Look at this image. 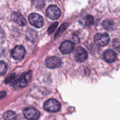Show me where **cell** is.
Wrapping results in <instances>:
<instances>
[{"label": "cell", "instance_id": "cell-23", "mask_svg": "<svg viewBox=\"0 0 120 120\" xmlns=\"http://www.w3.org/2000/svg\"><path fill=\"white\" fill-rule=\"evenodd\" d=\"M6 93L5 92H0V98H2V97H4V96H6Z\"/></svg>", "mask_w": 120, "mask_h": 120}, {"label": "cell", "instance_id": "cell-3", "mask_svg": "<svg viewBox=\"0 0 120 120\" xmlns=\"http://www.w3.org/2000/svg\"><path fill=\"white\" fill-rule=\"evenodd\" d=\"M28 19L30 25L36 28H41L43 26L44 24V19L43 17L39 14H36V13H32L30 14Z\"/></svg>", "mask_w": 120, "mask_h": 120}, {"label": "cell", "instance_id": "cell-13", "mask_svg": "<svg viewBox=\"0 0 120 120\" xmlns=\"http://www.w3.org/2000/svg\"><path fill=\"white\" fill-rule=\"evenodd\" d=\"M26 38L29 41L35 42L38 38V33L33 29H28L26 32Z\"/></svg>", "mask_w": 120, "mask_h": 120}, {"label": "cell", "instance_id": "cell-16", "mask_svg": "<svg viewBox=\"0 0 120 120\" xmlns=\"http://www.w3.org/2000/svg\"><path fill=\"white\" fill-rule=\"evenodd\" d=\"M102 25H103L104 29H105V30H111L114 28V22L112 20L107 19L103 21Z\"/></svg>", "mask_w": 120, "mask_h": 120}, {"label": "cell", "instance_id": "cell-9", "mask_svg": "<svg viewBox=\"0 0 120 120\" xmlns=\"http://www.w3.org/2000/svg\"><path fill=\"white\" fill-rule=\"evenodd\" d=\"M11 19L15 23L21 26H24L26 24L25 18L18 12H14L11 14Z\"/></svg>", "mask_w": 120, "mask_h": 120}, {"label": "cell", "instance_id": "cell-20", "mask_svg": "<svg viewBox=\"0 0 120 120\" xmlns=\"http://www.w3.org/2000/svg\"><path fill=\"white\" fill-rule=\"evenodd\" d=\"M112 46H113V48L116 49L117 51H120V41L118 39H116L113 40Z\"/></svg>", "mask_w": 120, "mask_h": 120}, {"label": "cell", "instance_id": "cell-18", "mask_svg": "<svg viewBox=\"0 0 120 120\" xmlns=\"http://www.w3.org/2000/svg\"><path fill=\"white\" fill-rule=\"evenodd\" d=\"M8 70V66L5 62L0 61V75H3L7 73Z\"/></svg>", "mask_w": 120, "mask_h": 120}, {"label": "cell", "instance_id": "cell-24", "mask_svg": "<svg viewBox=\"0 0 120 120\" xmlns=\"http://www.w3.org/2000/svg\"><path fill=\"white\" fill-rule=\"evenodd\" d=\"M50 1H53V0H50Z\"/></svg>", "mask_w": 120, "mask_h": 120}, {"label": "cell", "instance_id": "cell-14", "mask_svg": "<svg viewBox=\"0 0 120 120\" xmlns=\"http://www.w3.org/2000/svg\"><path fill=\"white\" fill-rule=\"evenodd\" d=\"M93 22L94 18L91 15H87L85 17H84L80 23L84 26H89L92 25Z\"/></svg>", "mask_w": 120, "mask_h": 120}, {"label": "cell", "instance_id": "cell-22", "mask_svg": "<svg viewBox=\"0 0 120 120\" xmlns=\"http://www.w3.org/2000/svg\"><path fill=\"white\" fill-rule=\"evenodd\" d=\"M15 79H16V76L15 75H11L10 76H9L8 77H7V79L5 80L6 84H8V83H12V82H14L15 80Z\"/></svg>", "mask_w": 120, "mask_h": 120}, {"label": "cell", "instance_id": "cell-11", "mask_svg": "<svg viewBox=\"0 0 120 120\" xmlns=\"http://www.w3.org/2000/svg\"><path fill=\"white\" fill-rule=\"evenodd\" d=\"M32 76V72L30 71H28L21 78L15 81V84L17 85V86L21 88H23L26 86L27 83L30 81Z\"/></svg>", "mask_w": 120, "mask_h": 120}, {"label": "cell", "instance_id": "cell-6", "mask_svg": "<svg viewBox=\"0 0 120 120\" xmlns=\"http://www.w3.org/2000/svg\"><path fill=\"white\" fill-rule=\"evenodd\" d=\"M26 53V50L23 46H16L11 52V57L15 60H22Z\"/></svg>", "mask_w": 120, "mask_h": 120}, {"label": "cell", "instance_id": "cell-7", "mask_svg": "<svg viewBox=\"0 0 120 120\" xmlns=\"http://www.w3.org/2000/svg\"><path fill=\"white\" fill-rule=\"evenodd\" d=\"M45 64L49 69H53L59 68L62 64V60L58 57L52 56L46 60Z\"/></svg>", "mask_w": 120, "mask_h": 120}, {"label": "cell", "instance_id": "cell-19", "mask_svg": "<svg viewBox=\"0 0 120 120\" xmlns=\"http://www.w3.org/2000/svg\"><path fill=\"white\" fill-rule=\"evenodd\" d=\"M68 26V23H64V24L62 25L60 27V28L59 29V30H57V33L56 34V35H55V37H57V36H60L61 34L63 33V32H64L66 29H67Z\"/></svg>", "mask_w": 120, "mask_h": 120}, {"label": "cell", "instance_id": "cell-10", "mask_svg": "<svg viewBox=\"0 0 120 120\" xmlns=\"http://www.w3.org/2000/svg\"><path fill=\"white\" fill-rule=\"evenodd\" d=\"M74 49V44L72 42L66 41L61 44L60 46V50L63 54L66 55L72 52Z\"/></svg>", "mask_w": 120, "mask_h": 120}, {"label": "cell", "instance_id": "cell-8", "mask_svg": "<svg viewBox=\"0 0 120 120\" xmlns=\"http://www.w3.org/2000/svg\"><path fill=\"white\" fill-rule=\"evenodd\" d=\"M75 57L78 62H84L87 59L88 55L86 50L82 47H79L76 49L75 53Z\"/></svg>", "mask_w": 120, "mask_h": 120}, {"label": "cell", "instance_id": "cell-5", "mask_svg": "<svg viewBox=\"0 0 120 120\" xmlns=\"http://www.w3.org/2000/svg\"><path fill=\"white\" fill-rule=\"evenodd\" d=\"M46 15L49 18L52 20H56L60 17L61 11L57 6L52 5L47 8Z\"/></svg>", "mask_w": 120, "mask_h": 120}, {"label": "cell", "instance_id": "cell-1", "mask_svg": "<svg viewBox=\"0 0 120 120\" xmlns=\"http://www.w3.org/2000/svg\"><path fill=\"white\" fill-rule=\"evenodd\" d=\"M44 109L48 112H55L59 111L60 109L61 105L57 100L51 98L45 103L43 105Z\"/></svg>", "mask_w": 120, "mask_h": 120}, {"label": "cell", "instance_id": "cell-17", "mask_svg": "<svg viewBox=\"0 0 120 120\" xmlns=\"http://www.w3.org/2000/svg\"><path fill=\"white\" fill-rule=\"evenodd\" d=\"M33 5L38 9H42L45 7L44 0H32Z\"/></svg>", "mask_w": 120, "mask_h": 120}, {"label": "cell", "instance_id": "cell-15", "mask_svg": "<svg viewBox=\"0 0 120 120\" xmlns=\"http://www.w3.org/2000/svg\"><path fill=\"white\" fill-rule=\"evenodd\" d=\"M3 117L5 120H16V115L12 111H7L4 114Z\"/></svg>", "mask_w": 120, "mask_h": 120}, {"label": "cell", "instance_id": "cell-4", "mask_svg": "<svg viewBox=\"0 0 120 120\" xmlns=\"http://www.w3.org/2000/svg\"><path fill=\"white\" fill-rule=\"evenodd\" d=\"M23 115L28 120H37L40 117V112L35 108L29 107L23 110Z\"/></svg>", "mask_w": 120, "mask_h": 120}, {"label": "cell", "instance_id": "cell-2", "mask_svg": "<svg viewBox=\"0 0 120 120\" xmlns=\"http://www.w3.org/2000/svg\"><path fill=\"white\" fill-rule=\"evenodd\" d=\"M94 41L97 45L104 46L109 44L110 38L107 33H98L94 35Z\"/></svg>", "mask_w": 120, "mask_h": 120}, {"label": "cell", "instance_id": "cell-21", "mask_svg": "<svg viewBox=\"0 0 120 120\" xmlns=\"http://www.w3.org/2000/svg\"><path fill=\"white\" fill-rule=\"evenodd\" d=\"M58 25V23L57 22H55V23H53L50 26H49V29H48V33L49 34H51L55 30V29H56V27Z\"/></svg>", "mask_w": 120, "mask_h": 120}, {"label": "cell", "instance_id": "cell-12", "mask_svg": "<svg viewBox=\"0 0 120 120\" xmlns=\"http://www.w3.org/2000/svg\"><path fill=\"white\" fill-rule=\"evenodd\" d=\"M103 57L107 62L112 63L116 61V58H117V54L114 50L111 49H108L104 52Z\"/></svg>", "mask_w": 120, "mask_h": 120}]
</instances>
